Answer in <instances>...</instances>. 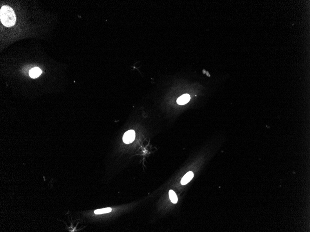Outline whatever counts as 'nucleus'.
Instances as JSON below:
<instances>
[{
    "instance_id": "4",
    "label": "nucleus",
    "mask_w": 310,
    "mask_h": 232,
    "mask_svg": "<svg viewBox=\"0 0 310 232\" xmlns=\"http://www.w3.org/2000/svg\"><path fill=\"white\" fill-rule=\"evenodd\" d=\"M190 96L189 94H184L179 97L177 100V103L179 105H184L187 104L190 101Z\"/></svg>"
},
{
    "instance_id": "7",
    "label": "nucleus",
    "mask_w": 310,
    "mask_h": 232,
    "mask_svg": "<svg viewBox=\"0 0 310 232\" xmlns=\"http://www.w3.org/2000/svg\"><path fill=\"white\" fill-rule=\"evenodd\" d=\"M112 209L110 208H105L102 209H97L94 211V213L96 215H100L102 214L108 213L112 211Z\"/></svg>"
},
{
    "instance_id": "3",
    "label": "nucleus",
    "mask_w": 310,
    "mask_h": 232,
    "mask_svg": "<svg viewBox=\"0 0 310 232\" xmlns=\"http://www.w3.org/2000/svg\"><path fill=\"white\" fill-rule=\"evenodd\" d=\"M194 177V173L192 172H188L181 180V184L185 185L190 182Z\"/></svg>"
},
{
    "instance_id": "2",
    "label": "nucleus",
    "mask_w": 310,
    "mask_h": 232,
    "mask_svg": "<svg viewBox=\"0 0 310 232\" xmlns=\"http://www.w3.org/2000/svg\"><path fill=\"white\" fill-rule=\"evenodd\" d=\"M135 138V131L133 130H129L124 134L123 140L125 144H129L133 141Z\"/></svg>"
},
{
    "instance_id": "5",
    "label": "nucleus",
    "mask_w": 310,
    "mask_h": 232,
    "mask_svg": "<svg viewBox=\"0 0 310 232\" xmlns=\"http://www.w3.org/2000/svg\"><path fill=\"white\" fill-rule=\"evenodd\" d=\"M41 74V70L38 67H34L29 72V76L32 78H35L38 77Z\"/></svg>"
},
{
    "instance_id": "1",
    "label": "nucleus",
    "mask_w": 310,
    "mask_h": 232,
    "mask_svg": "<svg viewBox=\"0 0 310 232\" xmlns=\"http://www.w3.org/2000/svg\"><path fill=\"white\" fill-rule=\"evenodd\" d=\"M0 19L2 24L6 27L13 26L16 21L14 11L8 6L1 7L0 10Z\"/></svg>"
},
{
    "instance_id": "6",
    "label": "nucleus",
    "mask_w": 310,
    "mask_h": 232,
    "mask_svg": "<svg viewBox=\"0 0 310 232\" xmlns=\"http://www.w3.org/2000/svg\"><path fill=\"white\" fill-rule=\"evenodd\" d=\"M169 197L172 203L177 204L178 201L177 197L173 190H170L169 191Z\"/></svg>"
}]
</instances>
